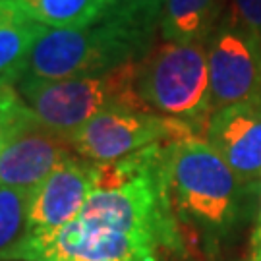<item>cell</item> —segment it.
I'll use <instances>...</instances> for the list:
<instances>
[{
	"label": "cell",
	"instance_id": "9a60e30c",
	"mask_svg": "<svg viewBox=\"0 0 261 261\" xmlns=\"http://www.w3.org/2000/svg\"><path fill=\"white\" fill-rule=\"evenodd\" d=\"M226 18L261 43V0H230Z\"/></svg>",
	"mask_w": 261,
	"mask_h": 261
},
{
	"label": "cell",
	"instance_id": "7a4b0ae2",
	"mask_svg": "<svg viewBox=\"0 0 261 261\" xmlns=\"http://www.w3.org/2000/svg\"><path fill=\"white\" fill-rule=\"evenodd\" d=\"M153 33L155 29L120 12H107L101 21L87 28H47L31 50L21 77L68 80L105 74L124 62L143 58L151 48Z\"/></svg>",
	"mask_w": 261,
	"mask_h": 261
},
{
	"label": "cell",
	"instance_id": "9c48e42d",
	"mask_svg": "<svg viewBox=\"0 0 261 261\" xmlns=\"http://www.w3.org/2000/svg\"><path fill=\"white\" fill-rule=\"evenodd\" d=\"M74 155L66 138L35 124L0 153V186L35 192L60 163Z\"/></svg>",
	"mask_w": 261,
	"mask_h": 261
},
{
	"label": "cell",
	"instance_id": "8fae6325",
	"mask_svg": "<svg viewBox=\"0 0 261 261\" xmlns=\"http://www.w3.org/2000/svg\"><path fill=\"white\" fill-rule=\"evenodd\" d=\"M224 0H167L161 16L165 41L205 43L219 25Z\"/></svg>",
	"mask_w": 261,
	"mask_h": 261
},
{
	"label": "cell",
	"instance_id": "2e32d148",
	"mask_svg": "<svg viewBox=\"0 0 261 261\" xmlns=\"http://www.w3.org/2000/svg\"><path fill=\"white\" fill-rule=\"evenodd\" d=\"M167 0H120V4L109 12H120L128 18L136 19L138 23L149 29H155L157 21H161L163 8Z\"/></svg>",
	"mask_w": 261,
	"mask_h": 261
},
{
	"label": "cell",
	"instance_id": "8992f818",
	"mask_svg": "<svg viewBox=\"0 0 261 261\" xmlns=\"http://www.w3.org/2000/svg\"><path fill=\"white\" fill-rule=\"evenodd\" d=\"M207 70L213 112L261 99V43L228 18L207 39Z\"/></svg>",
	"mask_w": 261,
	"mask_h": 261
},
{
	"label": "cell",
	"instance_id": "4fadbf2b",
	"mask_svg": "<svg viewBox=\"0 0 261 261\" xmlns=\"http://www.w3.org/2000/svg\"><path fill=\"white\" fill-rule=\"evenodd\" d=\"M33 192L0 186V261H12L29 238Z\"/></svg>",
	"mask_w": 261,
	"mask_h": 261
},
{
	"label": "cell",
	"instance_id": "30bf717a",
	"mask_svg": "<svg viewBox=\"0 0 261 261\" xmlns=\"http://www.w3.org/2000/svg\"><path fill=\"white\" fill-rule=\"evenodd\" d=\"M45 25L31 19L16 2L0 14V82H18Z\"/></svg>",
	"mask_w": 261,
	"mask_h": 261
},
{
	"label": "cell",
	"instance_id": "5bb4252c",
	"mask_svg": "<svg viewBox=\"0 0 261 261\" xmlns=\"http://www.w3.org/2000/svg\"><path fill=\"white\" fill-rule=\"evenodd\" d=\"M35 124L39 122L18 89L10 82H0V153Z\"/></svg>",
	"mask_w": 261,
	"mask_h": 261
},
{
	"label": "cell",
	"instance_id": "ba28073f",
	"mask_svg": "<svg viewBox=\"0 0 261 261\" xmlns=\"http://www.w3.org/2000/svg\"><path fill=\"white\" fill-rule=\"evenodd\" d=\"M205 140L244 186L253 188L261 182V99L215 111Z\"/></svg>",
	"mask_w": 261,
	"mask_h": 261
},
{
	"label": "cell",
	"instance_id": "d6986e66",
	"mask_svg": "<svg viewBox=\"0 0 261 261\" xmlns=\"http://www.w3.org/2000/svg\"><path fill=\"white\" fill-rule=\"evenodd\" d=\"M120 4V0H109V10H114Z\"/></svg>",
	"mask_w": 261,
	"mask_h": 261
},
{
	"label": "cell",
	"instance_id": "7c38bea8",
	"mask_svg": "<svg viewBox=\"0 0 261 261\" xmlns=\"http://www.w3.org/2000/svg\"><path fill=\"white\" fill-rule=\"evenodd\" d=\"M31 19L48 29L87 28L107 16L109 0H14Z\"/></svg>",
	"mask_w": 261,
	"mask_h": 261
},
{
	"label": "cell",
	"instance_id": "ac0fdd59",
	"mask_svg": "<svg viewBox=\"0 0 261 261\" xmlns=\"http://www.w3.org/2000/svg\"><path fill=\"white\" fill-rule=\"evenodd\" d=\"M12 4H14V0H0V14H2L6 8H10Z\"/></svg>",
	"mask_w": 261,
	"mask_h": 261
},
{
	"label": "cell",
	"instance_id": "6da1fadb",
	"mask_svg": "<svg viewBox=\"0 0 261 261\" xmlns=\"http://www.w3.org/2000/svg\"><path fill=\"white\" fill-rule=\"evenodd\" d=\"M165 170L176 219L196 226L211 242L230 232L242 213V180L199 136L167 143Z\"/></svg>",
	"mask_w": 261,
	"mask_h": 261
},
{
	"label": "cell",
	"instance_id": "52a82bcc",
	"mask_svg": "<svg viewBox=\"0 0 261 261\" xmlns=\"http://www.w3.org/2000/svg\"><path fill=\"white\" fill-rule=\"evenodd\" d=\"M97 165L85 159H66L33 192L29 207V238H45L82 213L95 188ZM25 240V242H28Z\"/></svg>",
	"mask_w": 261,
	"mask_h": 261
},
{
	"label": "cell",
	"instance_id": "5b68a950",
	"mask_svg": "<svg viewBox=\"0 0 261 261\" xmlns=\"http://www.w3.org/2000/svg\"><path fill=\"white\" fill-rule=\"evenodd\" d=\"M197 136L184 122L155 112L111 111L85 122L66 140L77 157L95 165L116 163L155 143Z\"/></svg>",
	"mask_w": 261,
	"mask_h": 261
},
{
	"label": "cell",
	"instance_id": "e0dca14e",
	"mask_svg": "<svg viewBox=\"0 0 261 261\" xmlns=\"http://www.w3.org/2000/svg\"><path fill=\"white\" fill-rule=\"evenodd\" d=\"M252 261H261V186H259V209H257V219L253 226L252 234Z\"/></svg>",
	"mask_w": 261,
	"mask_h": 261
},
{
	"label": "cell",
	"instance_id": "277c9868",
	"mask_svg": "<svg viewBox=\"0 0 261 261\" xmlns=\"http://www.w3.org/2000/svg\"><path fill=\"white\" fill-rule=\"evenodd\" d=\"M138 95L149 112L184 122L199 134L213 114L205 43L165 41L138 62Z\"/></svg>",
	"mask_w": 261,
	"mask_h": 261
},
{
	"label": "cell",
	"instance_id": "3957f363",
	"mask_svg": "<svg viewBox=\"0 0 261 261\" xmlns=\"http://www.w3.org/2000/svg\"><path fill=\"white\" fill-rule=\"evenodd\" d=\"M138 62L140 60H130L105 74L85 77H21L18 80V91L39 126L68 138L103 112H149L136 89Z\"/></svg>",
	"mask_w": 261,
	"mask_h": 261
}]
</instances>
